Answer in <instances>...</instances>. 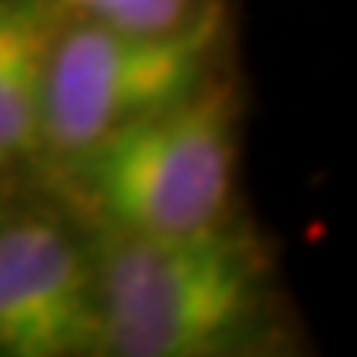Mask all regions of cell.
Segmentation results:
<instances>
[{"instance_id":"cell-3","label":"cell","mask_w":357,"mask_h":357,"mask_svg":"<svg viewBox=\"0 0 357 357\" xmlns=\"http://www.w3.org/2000/svg\"><path fill=\"white\" fill-rule=\"evenodd\" d=\"M229 7L176 33H123L66 17L43 70L37 189H53L116 132L225 70Z\"/></svg>"},{"instance_id":"cell-1","label":"cell","mask_w":357,"mask_h":357,"mask_svg":"<svg viewBox=\"0 0 357 357\" xmlns=\"http://www.w3.org/2000/svg\"><path fill=\"white\" fill-rule=\"evenodd\" d=\"M106 357L261 354L278 341L275 258L242 215L192 235L93 229Z\"/></svg>"},{"instance_id":"cell-4","label":"cell","mask_w":357,"mask_h":357,"mask_svg":"<svg viewBox=\"0 0 357 357\" xmlns=\"http://www.w3.org/2000/svg\"><path fill=\"white\" fill-rule=\"evenodd\" d=\"M96 351L93 229L53 192L26 189L0 215V357Z\"/></svg>"},{"instance_id":"cell-6","label":"cell","mask_w":357,"mask_h":357,"mask_svg":"<svg viewBox=\"0 0 357 357\" xmlns=\"http://www.w3.org/2000/svg\"><path fill=\"white\" fill-rule=\"evenodd\" d=\"M66 17L123 33H176L225 10V0H60Z\"/></svg>"},{"instance_id":"cell-7","label":"cell","mask_w":357,"mask_h":357,"mask_svg":"<svg viewBox=\"0 0 357 357\" xmlns=\"http://www.w3.org/2000/svg\"><path fill=\"white\" fill-rule=\"evenodd\" d=\"M24 192L26 189H20V185H10V182H3V178H0V215H3V212H7V208L17 202V195H24Z\"/></svg>"},{"instance_id":"cell-2","label":"cell","mask_w":357,"mask_h":357,"mask_svg":"<svg viewBox=\"0 0 357 357\" xmlns=\"http://www.w3.org/2000/svg\"><path fill=\"white\" fill-rule=\"evenodd\" d=\"M238 83L225 70L116 132L53 189L89 229L192 235L238 218Z\"/></svg>"},{"instance_id":"cell-5","label":"cell","mask_w":357,"mask_h":357,"mask_svg":"<svg viewBox=\"0 0 357 357\" xmlns=\"http://www.w3.org/2000/svg\"><path fill=\"white\" fill-rule=\"evenodd\" d=\"M66 13L60 0H0V178L37 189L43 70Z\"/></svg>"}]
</instances>
